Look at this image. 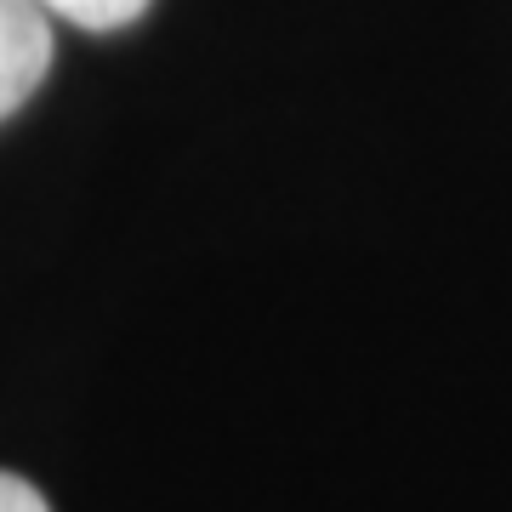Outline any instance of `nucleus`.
Returning <instances> with one entry per match:
<instances>
[{"label": "nucleus", "instance_id": "f257e3e1", "mask_svg": "<svg viewBox=\"0 0 512 512\" xmlns=\"http://www.w3.org/2000/svg\"><path fill=\"white\" fill-rule=\"evenodd\" d=\"M46 74H52V12H40L35 0H0V120H12Z\"/></svg>", "mask_w": 512, "mask_h": 512}, {"label": "nucleus", "instance_id": "f03ea898", "mask_svg": "<svg viewBox=\"0 0 512 512\" xmlns=\"http://www.w3.org/2000/svg\"><path fill=\"white\" fill-rule=\"evenodd\" d=\"M40 12H52L57 23H74V29H92V35H109V29H126L154 6V0H35Z\"/></svg>", "mask_w": 512, "mask_h": 512}, {"label": "nucleus", "instance_id": "7ed1b4c3", "mask_svg": "<svg viewBox=\"0 0 512 512\" xmlns=\"http://www.w3.org/2000/svg\"><path fill=\"white\" fill-rule=\"evenodd\" d=\"M0 512H52L46 507V495L18 473H0Z\"/></svg>", "mask_w": 512, "mask_h": 512}]
</instances>
